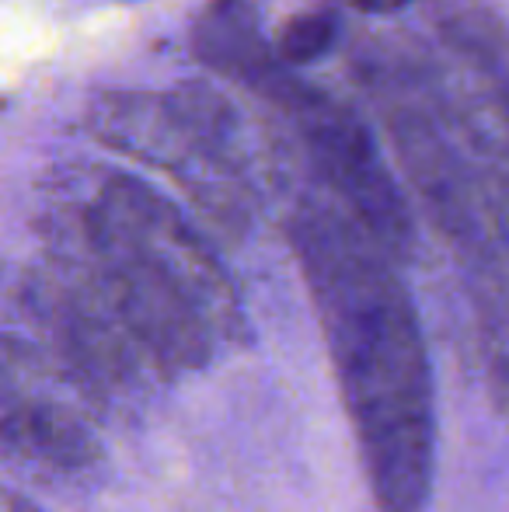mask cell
Instances as JSON below:
<instances>
[{
	"label": "cell",
	"mask_w": 509,
	"mask_h": 512,
	"mask_svg": "<svg viewBox=\"0 0 509 512\" xmlns=\"http://www.w3.org/2000/svg\"><path fill=\"white\" fill-rule=\"evenodd\" d=\"M335 384L381 512H422L436 474V401L422 328L381 248L339 216L290 227Z\"/></svg>",
	"instance_id": "obj_1"
},
{
	"label": "cell",
	"mask_w": 509,
	"mask_h": 512,
	"mask_svg": "<svg viewBox=\"0 0 509 512\" xmlns=\"http://www.w3.org/2000/svg\"><path fill=\"white\" fill-rule=\"evenodd\" d=\"M84 290L136 342L157 377L203 370L224 342L241 338L231 279L196 230L164 199L116 178L84 216Z\"/></svg>",
	"instance_id": "obj_2"
},
{
	"label": "cell",
	"mask_w": 509,
	"mask_h": 512,
	"mask_svg": "<svg viewBox=\"0 0 509 512\" xmlns=\"http://www.w3.org/2000/svg\"><path fill=\"white\" fill-rule=\"evenodd\" d=\"M0 457L35 478H84L102 467L105 446L91 429V408L46 394L0 408Z\"/></svg>",
	"instance_id": "obj_3"
},
{
	"label": "cell",
	"mask_w": 509,
	"mask_h": 512,
	"mask_svg": "<svg viewBox=\"0 0 509 512\" xmlns=\"http://www.w3.org/2000/svg\"><path fill=\"white\" fill-rule=\"evenodd\" d=\"M46 394H63V398H77L81 405H88L67 370L39 342L0 331V408L46 398Z\"/></svg>",
	"instance_id": "obj_4"
},
{
	"label": "cell",
	"mask_w": 509,
	"mask_h": 512,
	"mask_svg": "<svg viewBox=\"0 0 509 512\" xmlns=\"http://www.w3.org/2000/svg\"><path fill=\"white\" fill-rule=\"evenodd\" d=\"M196 53L210 67L248 70L258 60V21L248 0H210L196 25Z\"/></svg>",
	"instance_id": "obj_5"
},
{
	"label": "cell",
	"mask_w": 509,
	"mask_h": 512,
	"mask_svg": "<svg viewBox=\"0 0 509 512\" xmlns=\"http://www.w3.org/2000/svg\"><path fill=\"white\" fill-rule=\"evenodd\" d=\"M335 21L328 14H297L279 32V56L290 63H311L332 46Z\"/></svg>",
	"instance_id": "obj_6"
},
{
	"label": "cell",
	"mask_w": 509,
	"mask_h": 512,
	"mask_svg": "<svg viewBox=\"0 0 509 512\" xmlns=\"http://www.w3.org/2000/svg\"><path fill=\"white\" fill-rule=\"evenodd\" d=\"M0 512H39V509H35L32 502L25 499V495L7 492V488H0Z\"/></svg>",
	"instance_id": "obj_7"
},
{
	"label": "cell",
	"mask_w": 509,
	"mask_h": 512,
	"mask_svg": "<svg viewBox=\"0 0 509 512\" xmlns=\"http://www.w3.org/2000/svg\"><path fill=\"white\" fill-rule=\"evenodd\" d=\"M353 7H363V11H387V7H398L405 0H349Z\"/></svg>",
	"instance_id": "obj_8"
},
{
	"label": "cell",
	"mask_w": 509,
	"mask_h": 512,
	"mask_svg": "<svg viewBox=\"0 0 509 512\" xmlns=\"http://www.w3.org/2000/svg\"><path fill=\"white\" fill-rule=\"evenodd\" d=\"M77 4H133V0H77Z\"/></svg>",
	"instance_id": "obj_9"
}]
</instances>
